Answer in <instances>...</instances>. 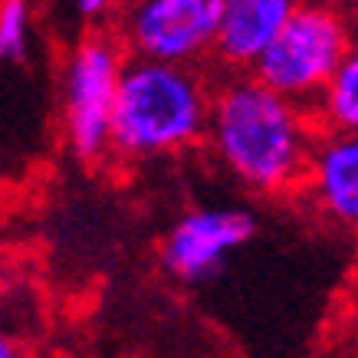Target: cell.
Returning a JSON list of instances; mask_svg holds the SVG:
<instances>
[{"instance_id":"6da1fadb","label":"cell","mask_w":358,"mask_h":358,"mask_svg":"<svg viewBox=\"0 0 358 358\" xmlns=\"http://www.w3.org/2000/svg\"><path fill=\"white\" fill-rule=\"evenodd\" d=\"M315 138V112L280 96L253 73H224L214 86L204 141L253 194L280 197L303 191Z\"/></svg>"},{"instance_id":"7a4b0ae2","label":"cell","mask_w":358,"mask_h":358,"mask_svg":"<svg viewBox=\"0 0 358 358\" xmlns=\"http://www.w3.org/2000/svg\"><path fill=\"white\" fill-rule=\"evenodd\" d=\"M214 86L197 66L129 56L122 69L112 152L122 158L178 155L207 138Z\"/></svg>"},{"instance_id":"3957f363","label":"cell","mask_w":358,"mask_h":358,"mask_svg":"<svg viewBox=\"0 0 358 358\" xmlns=\"http://www.w3.org/2000/svg\"><path fill=\"white\" fill-rule=\"evenodd\" d=\"M355 40L338 0H299L280 36L253 66V76L315 112Z\"/></svg>"},{"instance_id":"277c9868","label":"cell","mask_w":358,"mask_h":358,"mask_svg":"<svg viewBox=\"0 0 358 358\" xmlns=\"http://www.w3.org/2000/svg\"><path fill=\"white\" fill-rule=\"evenodd\" d=\"M122 40L86 36L63 69V131L76 158L96 162L112 152V115L122 69L129 59Z\"/></svg>"},{"instance_id":"5b68a950","label":"cell","mask_w":358,"mask_h":358,"mask_svg":"<svg viewBox=\"0 0 358 358\" xmlns=\"http://www.w3.org/2000/svg\"><path fill=\"white\" fill-rule=\"evenodd\" d=\"M227 0H129L119 40L129 56L197 66L214 56Z\"/></svg>"},{"instance_id":"8992f818","label":"cell","mask_w":358,"mask_h":358,"mask_svg":"<svg viewBox=\"0 0 358 358\" xmlns=\"http://www.w3.org/2000/svg\"><path fill=\"white\" fill-rule=\"evenodd\" d=\"M257 234V220L237 207H201L178 217L162 240V263L174 280L204 282Z\"/></svg>"},{"instance_id":"52a82bcc","label":"cell","mask_w":358,"mask_h":358,"mask_svg":"<svg viewBox=\"0 0 358 358\" xmlns=\"http://www.w3.org/2000/svg\"><path fill=\"white\" fill-rule=\"evenodd\" d=\"M303 194L336 227L358 230V135L319 125Z\"/></svg>"},{"instance_id":"ba28073f","label":"cell","mask_w":358,"mask_h":358,"mask_svg":"<svg viewBox=\"0 0 358 358\" xmlns=\"http://www.w3.org/2000/svg\"><path fill=\"white\" fill-rule=\"evenodd\" d=\"M296 3L299 0H227L210 59L224 73H253V66L286 27Z\"/></svg>"},{"instance_id":"9c48e42d","label":"cell","mask_w":358,"mask_h":358,"mask_svg":"<svg viewBox=\"0 0 358 358\" xmlns=\"http://www.w3.org/2000/svg\"><path fill=\"white\" fill-rule=\"evenodd\" d=\"M315 119L322 129H338L348 135H358V40L348 50L345 63L329 83L326 96L315 106Z\"/></svg>"},{"instance_id":"30bf717a","label":"cell","mask_w":358,"mask_h":358,"mask_svg":"<svg viewBox=\"0 0 358 358\" xmlns=\"http://www.w3.org/2000/svg\"><path fill=\"white\" fill-rule=\"evenodd\" d=\"M30 3L27 0H3L0 3V53L10 63H20L30 53Z\"/></svg>"},{"instance_id":"8fae6325","label":"cell","mask_w":358,"mask_h":358,"mask_svg":"<svg viewBox=\"0 0 358 358\" xmlns=\"http://www.w3.org/2000/svg\"><path fill=\"white\" fill-rule=\"evenodd\" d=\"M115 7V0H76V10L86 17V20H96L102 13H109Z\"/></svg>"},{"instance_id":"7c38bea8","label":"cell","mask_w":358,"mask_h":358,"mask_svg":"<svg viewBox=\"0 0 358 358\" xmlns=\"http://www.w3.org/2000/svg\"><path fill=\"white\" fill-rule=\"evenodd\" d=\"M338 3H342V10H345L348 23H352V30L358 36V0H338Z\"/></svg>"},{"instance_id":"4fadbf2b","label":"cell","mask_w":358,"mask_h":358,"mask_svg":"<svg viewBox=\"0 0 358 358\" xmlns=\"http://www.w3.org/2000/svg\"><path fill=\"white\" fill-rule=\"evenodd\" d=\"M0 358H20V352H17L10 338H0Z\"/></svg>"}]
</instances>
